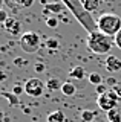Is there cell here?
Masks as SVG:
<instances>
[{"mask_svg": "<svg viewBox=\"0 0 121 122\" xmlns=\"http://www.w3.org/2000/svg\"><path fill=\"white\" fill-rule=\"evenodd\" d=\"M3 121H5V114L0 112V122H3Z\"/></svg>", "mask_w": 121, "mask_h": 122, "instance_id": "31", "label": "cell"}, {"mask_svg": "<svg viewBox=\"0 0 121 122\" xmlns=\"http://www.w3.org/2000/svg\"><path fill=\"white\" fill-rule=\"evenodd\" d=\"M3 28H5V30L9 32L11 35H18V32L22 30V25H20V21L16 20L14 17H9L8 20L3 23Z\"/></svg>", "mask_w": 121, "mask_h": 122, "instance_id": "7", "label": "cell"}, {"mask_svg": "<svg viewBox=\"0 0 121 122\" xmlns=\"http://www.w3.org/2000/svg\"><path fill=\"white\" fill-rule=\"evenodd\" d=\"M101 2H107V0H101Z\"/></svg>", "mask_w": 121, "mask_h": 122, "instance_id": "33", "label": "cell"}, {"mask_svg": "<svg viewBox=\"0 0 121 122\" xmlns=\"http://www.w3.org/2000/svg\"><path fill=\"white\" fill-rule=\"evenodd\" d=\"M46 46H48V49H51V51L58 49V41H57L55 38H49V40L46 41Z\"/></svg>", "mask_w": 121, "mask_h": 122, "instance_id": "23", "label": "cell"}, {"mask_svg": "<svg viewBox=\"0 0 121 122\" xmlns=\"http://www.w3.org/2000/svg\"><path fill=\"white\" fill-rule=\"evenodd\" d=\"M65 9H66V6L61 2H55V3H46L43 8V12L44 14H58V12H63Z\"/></svg>", "mask_w": 121, "mask_h": 122, "instance_id": "9", "label": "cell"}, {"mask_svg": "<svg viewBox=\"0 0 121 122\" xmlns=\"http://www.w3.org/2000/svg\"><path fill=\"white\" fill-rule=\"evenodd\" d=\"M106 69H107V72H110V73H115V72H120L121 70V60L118 56L115 55H109L107 58H106Z\"/></svg>", "mask_w": 121, "mask_h": 122, "instance_id": "8", "label": "cell"}, {"mask_svg": "<svg viewBox=\"0 0 121 122\" xmlns=\"http://www.w3.org/2000/svg\"><path fill=\"white\" fill-rule=\"evenodd\" d=\"M94 122H107V121H106V119H103V117H97V119L94 121Z\"/></svg>", "mask_w": 121, "mask_h": 122, "instance_id": "30", "label": "cell"}, {"mask_svg": "<svg viewBox=\"0 0 121 122\" xmlns=\"http://www.w3.org/2000/svg\"><path fill=\"white\" fill-rule=\"evenodd\" d=\"M3 3H5V0H0V9H3Z\"/></svg>", "mask_w": 121, "mask_h": 122, "instance_id": "32", "label": "cell"}, {"mask_svg": "<svg viewBox=\"0 0 121 122\" xmlns=\"http://www.w3.org/2000/svg\"><path fill=\"white\" fill-rule=\"evenodd\" d=\"M97 104L100 107V110H103L104 113H107V112H110V110L116 108V104H118V102H115L107 93H104V95H100V96L97 98Z\"/></svg>", "mask_w": 121, "mask_h": 122, "instance_id": "6", "label": "cell"}, {"mask_svg": "<svg viewBox=\"0 0 121 122\" xmlns=\"http://www.w3.org/2000/svg\"><path fill=\"white\" fill-rule=\"evenodd\" d=\"M44 89H46V82H43L38 78H29L25 82V93L31 98H38L43 95Z\"/></svg>", "mask_w": 121, "mask_h": 122, "instance_id": "5", "label": "cell"}, {"mask_svg": "<svg viewBox=\"0 0 121 122\" xmlns=\"http://www.w3.org/2000/svg\"><path fill=\"white\" fill-rule=\"evenodd\" d=\"M14 64H16V66H25V60H22V58H16L14 60Z\"/></svg>", "mask_w": 121, "mask_h": 122, "instance_id": "28", "label": "cell"}, {"mask_svg": "<svg viewBox=\"0 0 121 122\" xmlns=\"http://www.w3.org/2000/svg\"><path fill=\"white\" fill-rule=\"evenodd\" d=\"M97 117H98L97 113L92 112V110H83V112L80 113V119L83 122H94Z\"/></svg>", "mask_w": 121, "mask_h": 122, "instance_id": "15", "label": "cell"}, {"mask_svg": "<svg viewBox=\"0 0 121 122\" xmlns=\"http://www.w3.org/2000/svg\"><path fill=\"white\" fill-rule=\"evenodd\" d=\"M46 26L51 29H55L57 26H58V20H57V17H48L46 18Z\"/></svg>", "mask_w": 121, "mask_h": 122, "instance_id": "21", "label": "cell"}, {"mask_svg": "<svg viewBox=\"0 0 121 122\" xmlns=\"http://www.w3.org/2000/svg\"><path fill=\"white\" fill-rule=\"evenodd\" d=\"M60 2L72 12V15L77 18V21L88 30V34L97 30V21L94 20L92 14H89L88 11H84V8L81 6L80 0H60Z\"/></svg>", "mask_w": 121, "mask_h": 122, "instance_id": "1", "label": "cell"}, {"mask_svg": "<svg viewBox=\"0 0 121 122\" xmlns=\"http://www.w3.org/2000/svg\"><path fill=\"white\" fill-rule=\"evenodd\" d=\"M34 69H35L37 73H41V72L44 70V64H43V63H37L35 66H34Z\"/></svg>", "mask_w": 121, "mask_h": 122, "instance_id": "26", "label": "cell"}, {"mask_svg": "<svg viewBox=\"0 0 121 122\" xmlns=\"http://www.w3.org/2000/svg\"><path fill=\"white\" fill-rule=\"evenodd\" d=\"M95 92H97V95L100 96V95H104V93H107L109 89H107V84H100V86H97L95 87Z\"/></svg>", "mask_w": 121, "mask_h": 122, "instance_id": "22", "label": "cell"}, {"mask_svg": "<svg viewBox=\"0 0 121 122\" xmlns=\"http://www.w3.org/2000/svg\"><path fill=\"white\" fill-rule=\"evenodd\" d=\"M66 116L61 110H54L48 114V122H65Z\"/></svg>", "mask_w": 121, "mask_h": 122, "instance_id": "11", "label": "cell"}, {"mask_svg": "<svg viewBox=\"0 0 121 122\" xmlns=\"http://www.w3.org/2000/svg\"><path fill=\"white\" fill-rule=\"evenodd\" d=\"M61 86H63V82L60 81V79H57V78H49L46 81V89L51 90V92L61 90Z\"/></svg>", "mask_w": 121, "mask_h": 122, "instance_id": "13", "label": "cell"}, {"mask_svg": "<svg viewBox=\"0 0 121 122\" xmlns=\"http://www.w3.org/2000/svg\"><path fill=\"white\" fill-rule=\"evenodd\" d=\"M8 18H9L8 12H6L5 9H0V23H2V25H3V23H5L6 20H8Z\"/></svg>", "mask_w": 121, "mask_h": 122, "instance_id": "24", "label": "cell"}, {"mask_svg": "<svg viewBox=\"0 0 121 122\" xmlns=\"http://www.w3.org/2000/svg\"><path fill=\"white\" fill-rule=\"evenodd\" d=\"M113 92H115V93L116 95H118V96H120V99H121V84L118 82V84H116V86L115 87H113V89H112Z\"/></svg>", "mask_w": 121, "mask_h": 122, "instance_id": "27", "label": "cell"}, {"mask_svg": "<svg viewBox=\"0 0 121 122\" xmlns=\"http://www.w3.org/2000/svg\"><path fill=\"white\" fill-rule=\"evenodd\" d=\"M84 75H86V72L81 66H75L74 69H71V72H69V76L72 79H83Z\"/></svg>", "mask_w": 121, "mask_h": 122, "instance_id": "14", "label": "cell"}, {"mask_svg": "<svg viewBox=\"0 0 121 122\" xmlns=\"http://www.w3.org/2000/svg\"><path fill=\"white\" fill-rule=\"evenodd\" d=\"M80 2H81V6L84 8V11H88L89 14L95 12L101 5V0H80Z\"/></svg>", "mask_w": 121, "mask_h": 122, "instance_id": "10", "label": "cell"}, {"mask_svg": "<svg viewBox=\"0 0 121 122\" xmlns=\"http://www.w3.org/2000/svg\"><path fill=\"white\" fill-rule=\"evenodd\" d=\"M23 92H25V84H18L17 82V84H14V86H12V93L16 95V96H20Z\"/></svg>", "mask_w": 121, "mask_h": 122, "instance_id": "19", "label": "cell"}, {"mask_svg": "<svg viewBox=\"0 0 121 122\" xmlns=\"http://www.w3.org/2000/svg\"><path fill=\"white\" fill-rule=\"evenodd\" d=\"M106 121L107 122H121V113L118 108H113L106 113Z\"/></svg>", "mask_w": 121, "mask_h": 122, "instance_id": "16", "label": "cell"}, {"mask_svg": "<svg viewBox=\"0 0 121 122\" xmlns=\"http://www.w3.org/2000/svg\"><path fill=\"white\" fill-rule=\"evenodd\" d=\"M113 41H115V46H116V47L121 49V30L116 34L115 37H113Z\"/></svg>", "mask_w": 121, "mask_h": 122, "instance_id": "25", "label": "cell"}, {"mask_svg": "<svg viewBox=\"0 0 121 122\" xmlns=\"http://www.w3.org/2000/svg\"><path fill=\"white\" fill-rule=\"evenodd\" d=\"M40 43H41L40 35L37 32H34V30H28V32L22 34L20 41H18L22 51L26 53H35L40 47Z\"/></svg>", "mask_w": 121, "mask_h": 122, "instance_id": "4", "label": "cell"}, {"mask_svg": "<svg viewBox=\"0 0 121 122\" xmlns=\"http://www.w3.org/2000/svg\"><path fill=\"white\" fill-rule=\"evenodd\" d=\"M75 92H77V87H75L74 82H71V81L63 82V86H61V93L65 95V96H74Z\"/></svg>", "mask_w": 121, "mask_h": 122, "instance_id": "12", "label": "cell"}, {"mask_svg": "<svg viewBox=\"0 0 121 122\" xmlns=\"http://www.w3.org/2000/svg\"><path fill=\"white\" fill-rule=\"evenodd\" d=\"M5 79H6V73L2 70V69H0V82H3Z\"/></svg>", "mask_w": 121, "mask_h": 122, "instance_id": "29", "label": "cell"}, {"mask_svg": "<svg viewBox=\"0 0 121 122\" xmlns=\"http://www.w3.org/2000/svg\"><path fill=\"white\" fill-rule=\"evenodd\" d=\"M11 5L16 6V8H29L34 5L35 0H9Z\"/></svg>", "mask_w": 121, "mask_h": 122, "instance_id": "18", "label": "cell"}, {"mask_svg": "<svg viewBox=\"0 0 121 122\" xmlns=\"http://www.w3.org/2000/svg\"><path fill=\"white\" fill-rule=\"evenodd\" d=\"M115 44L113 37H109L100 30H94L88 35V49L97 55H106L110 52L112 46Z\"/></svg>", "mask_w": 121, "mask_h": 122, "instance_id": "2", "label": "cell"}, {"mask_svg": "<svg viewBox=\"0 0 121 122\" xmlns=\"http://www.w3.org/2000/svg\"><path fill=\"white\" fill-rule=\"evenodd\" d=\"M97 29L109 37H115L121 30V17L112 12L101 14L97 20Z\"/></svg>", "mask_w": 121, "mask_h": 122, "instance_id": "3", "label": "cell"}, {"mask_svg": "<svg viewBox=\"0 0 121 122\" xmlns=\"http://www.w3.org/2000/svg\"><path fill=\"white\" fill-rule=\"evenodd\" d=\"M88 79H89V82L92 84V86H100V84H103V76H101L98 72H92V73H89L88 76Z\"/></svg>", "mask_w": 121, "mask_h": 122, "instance_id": "17", "label": "cell"}, {"mask_svg": "<svg viewBox=\"0 0 121 122\" xmlns=\"http://www.w3.org/2000/svg\"><path fill=\"white\" fill-rule=\"evenodd\" d=\"M3 96H5V98L9 101L11 105H17V104H18V96H16L14 93H3Z\"/></svg>", "mask_w": 121, "mask_h": 122, "instance_id": "20", "label": "cell"}]
</instances>
